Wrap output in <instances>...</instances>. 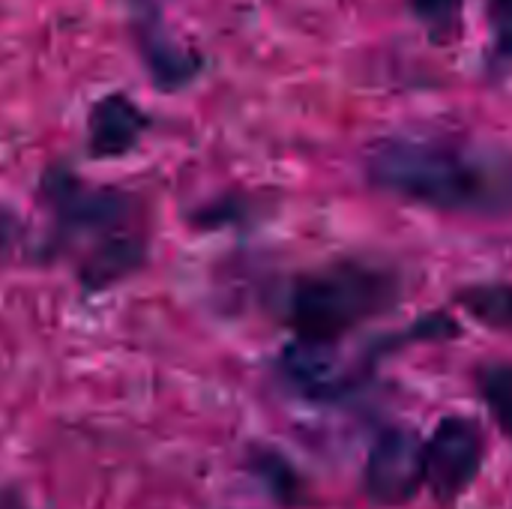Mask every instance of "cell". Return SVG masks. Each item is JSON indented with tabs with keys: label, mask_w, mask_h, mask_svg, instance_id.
<instances>
[{
	"label": "cell",
	"mask_w": 512,
	"mask_h": 509,
	"mask_svg": "<svg viewBox=\"0 0 512 509\" xmlns=\"http://www.w3.org/2000/svg\"><path fill=\"white\" fill-rule=\"evenodd\" d=\"M375 186L447 213H512V159L447 138H387L369 150Z\"/></svg>",
	"instance_id": "obj_1"
},
{
	"label": "cell",
	"mask_w": 512,
	"mask_h": 509,
	"mask_svg": "<svg viewBox=\"0 0 512 509\" xmlns=\"http://www.w3.org/2000/svg\"><path fill=\"white\" fill-rule=\"evenodd\" d=\"M42 201L54 216L48 258L84 240L78 282L96 294L141 270L147 237L141 231L144 204L123 189L90 186L69 168H48L42 177Z\"/></svg>",
	"instance_id": "obj_2"
},
{
	"label": "cell",
	"mask_w": 512,
	"mask_h": 509,
	"mask_svg": "<svg viewBox=\"0 0 512 509\" xmlns=\"http://www.w3.org/2000/svg\"><path fill=\"white\" fill-rule=\"evenodd\" d=\"M399 276L372 261H339L297 279L288 297V324L297 339L339 342L399 300Z\"/></svg>",
	"instance_id": "obj_3"
},
{
	"label": "cell",
	"mask_w": 512,
	"mask_h": 509,
	"mask_svg": "<svg viewBox=\"0 0 512 509\" xmlns=\"http://www.w3.org/2000/svg\"><path fill=\"white\" fill-rule=\"evenodd\" d=\"M426 483L438 501H456L480 474L483 465V435L474 420L447 417L438 423L435 435L423 444Z\"/></svg>",
	"instance_id": "obj_4"
},
{
	"label": "cell",
	"mask_w": 512,
	"mask_h": 509,
	"mask_svg": "<svg viewBox=\"0 0 512 509\" xmlns=\"http://www.w3.org/2000/svg\"><path fill=\"white\" fill-rule=\"evenodd\" d=\"M426 483V465H423V441L411 429H387L363 471L366 495L381 507H399L408 504L420 486Z\"/></svg>",
	"instance_id": "obj_5"
},
{
	"label": "cell",
	"mask_w": 512,
	"mask_h": 509,
	"mask_svg": "<svg viewBox=\"0 0 512 509\" xmlns=\"http://www.w3.org/2000/svg\"><path fill=\"white\" fill-rule=\"evenodd\" d=\"M132 24H135L141 60L147 63L150 78L162 90H180L198 75L201 69L198 54H189L171 39V33L165 30L159 0H132Z\"/></svg>",
	"instance_id": "obj_6"
},
{
	"label": "cell",
	"mask_w": 512,
	"mask_h": 509,
	"mask_svg": "<svg viewBox=\"0 0 512 509\" xmlns=\"http://www.w3.org/2000/svg\"><path fill=\"white\" fill-rule=\"evenodd\" d=\"M285 381L306 399L327 402L336 399L348 390L351 372L342 354L336 351V342H312V339H297L294 345L285 348L282 363H279Z\"/></svg>",
	"instance_id": "obj_7"
},
{
	"label": "cell",
	"mask_w": 512,
	"mask_h": 509,
	"mask_svg": "<svg viewBox=\"0 0 512 509\" xmlns=\"http://www.w3.org/2000/svg\"><path fill=\"white\" fill-rule=\"evenodd\" d=\"M144 129H147V114L126 93H108L90 108L87 150L96 159L126 156L141 141Z\"/></svg>",
	"instance_id": "obj_8"
},
{
	"label": "cell",
	"mask_w": 512,
	"mask_h": 509,
	"mask_svg": "<svg viewBox=\"0 0 512 509\" xmlns=\"http://www.w3.org/2000/svg\"><path fill=\"white\" fill-rule=\"evenodd\" d=\"M480 396L492 411L498 429L512 438V363H492L477 378Z\"/></svg>",
	"instance_id": "obj_9"
},
{
	"label": "cell",
	"mask_w": 512,
	"mask_h": 509,
	"mask_svg": "<svg viewBox=\"0 0 512 509\" xmlns=\"http://www.w3.org/2000/svg\"><path fill=\"white\" fill-rule=\"evenodd\" d=\"M468 312L492 327L512 330V285H477L462 294Z\"/></svg>",
	"instance_id": "obj_10"
},
{
	"label": "cell",
	"mask_w": 512,
	"mask_h": 509,
	"mask_svg": "<svg viewBox=\"0 0 512 509\" xmlns=\"http://www.w3.org/2000/svg\"><path fill=\"white\" fill-rule=\"evenodd\" d=\"M411 6L435 39H450L456 33L462 0H411Z\"/></svg>",
	"instance_id": "obj_11"
},
{
	"label": "cell",
	"mask_w": 512,
	"mask_h": 509,
	"mask_svg": "<svg viewBox=\"0 0 512 509\" xmlns=\"http://www.w3.org/2000/svg\"><path fill=\"white\" fill-rule=\"evenodd\" d=\"M489 15L495 24V54L512 60V0H492Z\"/></svg>",
	"instance_id": "obj_12"
},
{
	"label": "cell",
	"mask_w": 512,
	"mask_h": 509,
	"mask_svg": "<svg viewBox=\"0 0 512 509\" xmlns=\"http://www.w3.org/2000/svg\"><path fill=\"white\" fill-rule=\"evenodd\" d=\"M18 216L9 210V207H3L0 204V261L12 252V246H15V240H18Z\"/></svg>",
	"instance_id": "obj_13"
}]
</instances>
